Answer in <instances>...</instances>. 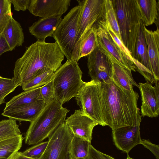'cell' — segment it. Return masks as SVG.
<instances>
[{
    "label": "cell",
    "instance_id": "f546056e",
    "mask_svg": "<svg viewBox=\"0 0 159 159\" xmlns=\"http://www.w3.org/2000/svg\"><path fill=\"white\" fill-rule=\"evenodd\" d=\"M18 86L13 79L0 76V100H3L8 94Z\"/></svg>",
    "mask_w": 159,
    "mask_h": 159
},
{
    "label": "cell",
    "instance_id": "277c9868",
    "mask_svg": "<svg viewBox=\"0 0 159 159\" xmlns=\"http://www.w3.org/2000/svg\"><path fill=\"white\" fill-rule=\"evenodd\" d=\"M111 0L120 40L133 58L141 22L137 0Z\"/></svg>",
    "mask_w": 159,
    "mask_h": 159
},
{
    "label": "cell",
    "instance_id": "4fadbf2b",
    "mask_svg": "<svg viewBox=\"0 0 159 159\" xmlns=\"http://www.w3.org/2000/svg\"><path fill=\"white\" fill-rule=\"evenodd\" d=\"M70 0H30L28 10L40 18L61 16L68 9Z\"/></svg>",
    "mask_w": 159,
    "mask_h": 159
},
{
    "label": "cell",
    "instance_id": "ba28073f",
    "mask_svg": "<svg viewBox=\"0 0 159 159\" xmlns=\"http://www.w3.org/2000/svg\"><path fill=\"white\" fill-rule=\"evenodd\" d=\"M94 25L96 28L98 45L112 62L135 72L137 68L133 60L121 50L109 33L105 18Z\"/></svg>",
    "mask_w": 159,
    "mask_h": 159
},
{
    "label": "cell",
    "instance_id": "9a60e30c",
    "mask_svg": "<svg viewBox=\"0 0 159 159\" xmlns=\"http://www.w3.org/2000/svg\"><path fill=\"white\" fill-rule=\"evenodd\" d=\"M73 134L84 138L91 143L93 128L98 125L80 109L76 110L65 120Z\"/></svg>",
    "mask_w": 159,
    "mask_h": 159
},
{
    "label": "cell",
    "instance_id": "7a4b0ae2",
    "mask_svg": "<svg viewBox=\"0 0 159 159\" xmlns=\"http://www.w3.org/2000/svg\"><path fill=\"white\" fill-rule=\"evenodd\" d=\"M101 107L105 125L112 129L133 125L138 110V93L117 86L111 80L100 82Z\"/></svg>",
    "mask_w": 159,
    "mask_h": 159
},
{
    "label": "cell",
    "instance_id": "30bf717a",
    "mask_svg": "<svg viewBox=\"0 0 159 159\" xmlns=\"http://www.w3.org/2000/svg\"><path fill=\"white\" fill-rule=\"evenodd\" d=\"M81 7L75 43L98 21L105 18L104 0H77Z\"/></svg>",
    "mask_w": 159,
    "mask_h": 159
},
{
    "label": "cell",
    "instance_id": "ffe728a7",
    "mask_svg": "<svg viewBox=\"0 0 159 159\" xmlns=\"http://www.w3.org/2000/svg\"><path fill=\"white\" fill-rule=\"evenodd\" d=\"M111 80L119 87L130 91L133 87L139 88V84L135 81L131 71L116 63H113Z\"/></svg>",
    "mask_w": 159,
    "mask_h": 159
},
{
    "label": "cell",
    "instance_id": "4316f807",
    "mask_svg": "<svg viewBox=\"0 0 159 159\" xmlns=\"http://www.w3.org/2000/svg\"><path fill=\"white\" fill-rule=\"evenodd\" d=\"M54 72L49 71L34 78L22 86L23 90L40 87L52 80L54 77Z\"/></svg>",
    "mask_w": 159,
    "mask_h": 159
},
{
    "label": "cell",
    "instance_id": "3957f363",
    "mask_svg": "<svg viewBox=\"0 0 159 159\" xmlns=\"http://www.w3.org/2000/svg\"><path fill=\"white\" fill-rule=\"evenodd\" d=\"M69 110L55 99L46 104L30 122L25 134V142L29 145L42 142L52 135L66 120Z\"/></svg>",
    "mask_w": 159,
    "mask_h": 159
},
{
    "label": "cell",
    "instance_id": "ac0fdd59",
    "mask_svg": "<svg viewBox=\"0 0 159 159\" xmlns=\"http://www.w3.org/2000/svg\"><path fill=\"white\" fill-rule=\"evenodd\" d=\"M62 19L61 16L40 18L29 27V31L38 40L45 41L47 37H52Z\"/></svg>",
    "mask_w": 159,
    "mask_h": 159
},
{
    "label": "cell",
    "instance_id": "6da1fadb",
    "mask_svg": "<svg viewBox=\"0 0 159 159\" xmlns=\"http://www.w3.org/2000/svg\"><path fill=\"white\" fill-rule=\"evenodd\" d=\"M64 57L56 42L37 40L16 61L12 79L18 86H22L45 72H55L62 65Z\"/></svg>",
    "mask_w": 159,
    "mask_h": 159
},
{
    "label": "cell",
    "instance_id": "52a82bcc",
    "mask_svg": "<svg viewBox=\"0 0 159 159\" xmlns=\"http://www.w3.org/2000/svg\"><path fill=\"white\" fill-rule=\"evenodd\" d=\"M100 82H84L75 97L77 104L84 113L104 126L101 107Z\"/></svg>",
    "mask_w": 159,
    "mask_h": 159
},
{
    "label": "cell",
    "instance_id": "4dcf8cb0",
    "mask_svg": "<svg viewBox=\"0 0 159 159\" xmlns=\"http://www.w3.org/2000/svg\"><path fill=\"white\" fill-rule=\"evenodd\" d=\"M48 143V141L42 142L27 149L22 153L28 157L39 159L44 152Z\"/></svg>",
    "mask_w": 159,
    "mask_h": 159
},
{
    "label": "cell",
    "instance_id": "d6a6232c",
    "mask_svg": "<svg viewBox=\"0 0 159 159\" xmlns=\"http://www.w3.org/2000/svg\"><path fill=\"white\" fill-rule=\"evenodd\" d=\"M86 159H115L112 157L104 154L95 149L90 144L89 152Z\"/></svg>",
    "mask_w": 159,
    "mask_h": 159
},
{
    "label": "cell",
    "instance_id": "44dd1931",
    "mask_svg": "<svg viewBox=\"0 0 159 159\" xmlns=\"http://www.w3.org/2000/svg\"><path fill=\"white\" fill-rule=\"evenodd\" d=\"M141 21L148 26L157 22L159 10V0H137Z\"/></svg>",
    "mask_w": 159,
    "mask_h": 159
},
{
    "label": "cell",
    "instance_id": "83f0119b",
    "mask_svg": "<svg viewBox=\"0 0 159 159\" xmlns=\"http://www.w3.org/2000/svg\"><path fill=\"white\" fill-rule=\"evenodd\" d=\"M105 19L117 37L120 40L116 13L111 0H104Z\"/></svg>",
    "mask_w": 159,
    "mask_h": 159
},
{
    "label": "cell",
    "instance_id": "d4e9b609",
    "mask_svg": "<svg viewBox=\"0 0 159 159\" xmlns=\"http://www.w3.org/2000/svg\"><path fill=\"white\" fill-rule=\"evenodd\" d=\"M91 143L74 135L70 144L69 152L72 159H86L89 152Z\"/></svg>",
    "mask_w": 159,
    "mask_h": 159
},
{
    "label": "cell",
    "instance_id": "9c48e42d",
    "mask_svg": "<svg viewBox=\"0 0 159 159\" xmlns=\"http://www.w3.org/2000/svg\"><path fill=\"white\" fill-rule=\"evenodd\" d=\"M74 134L65 121L48 138L47 147L39 159H65Z\"/></svg>",
    "mask_w": 159,
    "mask_h": 159
},
{
    "label": "cell",
    "instance_id": "cb8c5ba5",
    "mask_svg": "<svg viewBox=\"0 0 159 159\" xmlns=\"http://www.w3.org/2000/svg\"><path fill=\"white\" fill-rule=\"evenodd\" d=\"M24 139L20 134L0 140V159H12L20 149Z\"/></svg>",
    "mask_w": 159,
    "mask_h": 159
},
{
    "label": "cell",
    "instance_id": "60d3db41",
    "mask_svg": "<svg viewBox=\"0 0 159 159\" xmlns=\"http://www.w3.org/2000/svg\"><path fill=\"white\" fill-rule=\"evenodd\" d=\"M127 157L126 159H133L132 158L130 157L128 155V154H127Z\"/></svg>",
    "mask_w": 159,
    "mask_h": 159
},
{
    "label": "cell",
    "instance_id": "8992f818",
    "mask_svg": "<svg viewBox=\"0 0 159 159\" xmlns=\"http://www.w3.org/2000/svg\"><path fill=\"white\" fill-rule=\"evenodd\" d=\"M80 11L79 4L72 8L62 19L52 36L67 60H73L71 53L75 43Z\"/></svg>",
    "mask_w": 159,
    "mask_h": 159
},
{
    "label": "cell",
    "instance_id": "d590c367",
    "mask_svg": "<svg viewBox=\"0 0 159 159\" xmlns=\"http://www.w3.org/2000/svg\"><path fill=\"white\" fill-rule=\"evenodd\" d=\"M141 144L149 150L155 155L157 159H159V146L152 143L149 140L141 139Z\"/></svg>",
    "mask_w": 159,
    "mask_h": 159
},
{
    "label": "cell",
    "instance_id": "8d00e7d4",
    "mask_svg": "<svg viewBox=\"0 0 159 159\" xmlns=\"http://www.w3.org/2000/svg\"><path fill=\"white\" fill-rule=\"evenodd\" d=\"M11 51L2 33H0V56L4 52Z\"/></svg>",
    "mask_w": 159,
    "mask_h": 159
},
{
    "label": "cell",
    "instance_id": "e575fe53",
    "mask_svg": "<svg viewBox=\"0 0 159 159\" xmlns=\"http://www.w3.org/2000/svg\"><path fill=\"white\" fill-rule=\"evenodd\" d=\"M15 11H24L28 9L30 0H10Z\"/></svg>",
    "mask_w": 159,
    "mask_h": 159
},
{
    "label": "cell",
    "instance_id": "1f68e13d",
    "mask_svg": "<svg viewBox=\"0 0 159 159\" xmlns=\"http://www.w3.org/2000/svg\"><path fill=\"white\" fill-rule=\"evenodd\" d=\"M42 100L47 104L54 99L52 80L40 87Z\"/></svg>",
    "mask_w": 159,
    "mask_h": 159
},
{
    "label": "cell",
    "instance_id": "2e32d148",
    "mask_svg": "<svg viewBox=\"0 0 159 159\" xmlns=\"http://www.w3.org/2000/svg\"><path fill=\"white\" fill-rule=\"evenodd\" d=\"M144 34L152 73L156 83L159 80V29L148 30L144 26Z\"/></svg>",
    "mask_w": 159,
    "mask_h": 159
},
{
    "label": "cell",
    "instance_id": "ab89813d",
    "mask_svg": "<svg viewBox=\"0 0 159 159\" xmlns=\"http://www.w3.org/2000/svg\"><path fill=\"white\" fill-rule=\"evenodd\" d=\"M4 99L0 100V105L5 102Z\"/></svg>",
    "mask_w": 159,
    "mask_h": 159
},
{
    "label": "cell",
    "instance_id": "f1b7e54d",
    "mask_svg": "<svg viewBox=\"0 0 159 159\" xmlns=\"http://www.w3.org/2000/svg\"><path fill=\"white\" fill-rule=\"evenodd\" d=\"M10 0H0V33L3 32L12 16Z\"/></svg>",
    "mask_w": 159,
    "mask_h": 159
},
{
    "label": "cell",
    "instance_id": "5bb4252c",
    "mask_svg": "<svg viewBox=\"0 0 159 159\" xmlns=\"http://www.w3.org/2000/svg\"><path fill=\"white\" fill-rule=\"evenodd\" d=\"M155 84L153 86L148 82L139 83L142 100L141 113L143 117H156L159 114V83Z\"/></svg>",
    "mask_w": 159,
    "mask_h": 159
},
{
    "label": "cell",
    "instance_id": "8fae6325",
    "mask_svg": "<svg viewBox=\"0 0 159 159\" xmlns=\"http://www.w3.org/2000/svg\"><path fill=\"white\" fill-rule=\"evenodd\" d=\"M87 57L88 73L91 80L107 82L111 80L113 62L98 44Z\"/></svg>",
    "mask_w": 159,
    "mask_h": 159
},
{
    "label": "cell",
    "instance_id": "d6986e66",
    "mask_svg": "<svg viewBox=\"0 0 159 159\" xmlns=\"http://www.w3.org/2000/svg\"><path fill=\"white\" fill-rule=\"evenodd\" d=\"M97 45L96 29L93 25L75 44L71 53L72 59L78 62L81 58L91 53Z\"/></svg>",
    "mask_w": 159,
    "mask_h": 159
},
{
    "label": "cell",
    "instance_id": "7c38bea8",
    "mask_svg": "<svg viewBox=\"0 0 159 159\" xmlns=\"http://www.w3.org/2000/svg\"><path fill=\"white\" fill-rule=\"evenodd\" d=\"M141 120L142 116L139 109L133 125L112 129L113 141L118 149L128 154L133 148L141 144L140 126Z\"/></svg>",
    "mask_w": 159,
    "mask_h": 159
},
{
    "label": "cell",
    "instance_id": "836d02e7",
    "mask_svg": "<svg viewBox=\"0 0 159 159\" xmlns=\"http://www.w3.org/2000/svg\"><path fill=\"white\" fill-rule=\"evenodd\" d=\"M106 20V19H105ZM107 27V30L113 39L116 44L118 45L121 50L127 56L133 59L131 56L129 51L124 46L121 41L116 35L114 32L113 30L109 23L106 21Z\"/></svg>",
    "mask_w": 159,
    "mask_h": 159
},
{
    "label": "cell",
    "instance_id": "74e56055",
    "mask_svg": "<svg viewBox=\"0 0 159 159\" xmlns=\"http://www.w3.org/2000/svg\"><path fill=\"white\" fill-rule=\"evenodd\" d=\"M12 159H34L24 156L21 152H17Z\"/></svg>",
    "mask_w": 159,
    "mask_h": 159
},
{
    "label": "cell",
    "instance_id": "5b68a950",
    "mask_svg": "<svg viewBox=\"0 0 159 159\" xmlns=\"http://www.w3.org/2000/svg\"><path fill=\"white\" fill-rule=\"evenodd\" d=\"M78 62L67 60L54 72L52 80L54 99L61 105L75 97L84 81Z\"/></svg>",
    "mask_w": 159,
    "mask_h": 159
},
{
    "label": "cell",
    "instance_id": "7402d4cb",
    "mask_svg": "<svg viewBox=\"0 0 159 159\" xmlns=\"http://www.w3.org/2000/svg\"><path fill=\"white\" fill-rule=\"evenodd\" d=\"M2 33L11 51L16 47L22 45L24 39L23 29L20 24L12 16Z\"/></svg>",
    "mask_w": 159,
    "mask_h": 159
},
{
    "label": "cell",
    "instance_id": "f35d334b",
    "mask_svg": "<svg viewBox=\"0 0 159 159\" xmlns=\"http://www.w3.org/2000/svg\"><path fill=\"white\" fill-rule=\"evenodd\" d=\"M65 159H72L69 152L67 154Z\"/></svg>",
    "mask_w": 159,
    "mask_h": 159
},
{
    "label": "cell",
    "instance_id": "484cf974",
    "mask_svg": "<svg viewBox=\"0 0 159 159\" xmlns=\"http://www.w3.org/2000/svg\"><path fill=\"white\" fill-rule=\"evenodd\" d=\"M16 120L9 118L0 121V140L21 134Z\"/></svg>",
    "mask_w": 159,
    "mask_h": 159
},
{
    "label": "cell",
    "instance_id": "603a6c76",
    "mask_svg": "<svg viewBox=\"0 0 159 159\" xmlns=\"http://www.w3.org/2000/svg\"><path fill=\"white\" fill-rule=\"evenodd\" d=\"M40 87L24 91L14 96L6 103V106L3 111L7 110L39 100H43L40 93Z\"/></svg>",
    "mask_w": 159,
    "mask_h": 159
},
{
    "label": "cell",
    "instance_id": "e0dca14e",
    "mask_svg": "<svg viewBox=\"0 0 159 159\" xmlns=\"http://www.w3.org/2000/svg\"><path fill=\"white\" fill-rule=\"evenodd\" d=\"M46 104L43 100H39L21 107L3 111L2 115L20 122L32 121L40 113Z\"/></svg>",
    "mask_w": 159,
    "mask_h": 159
}]
</instances>
